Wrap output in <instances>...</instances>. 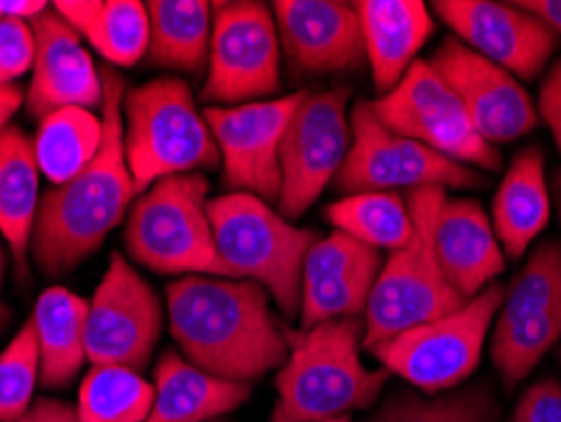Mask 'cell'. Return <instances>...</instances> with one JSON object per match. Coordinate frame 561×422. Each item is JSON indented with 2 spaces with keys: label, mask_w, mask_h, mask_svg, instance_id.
I'll list each match as a JSON object with an SVG mask.
<instances>
[{
  "label": "cell",
  "mask_w": 561,
  "mask_h": 422,
  "mask_svg": "<svg viewBox=\"0 0 561 422\" xmlns=\"http://www.w3.org/2000/svg\"><path fill=\"white\" fill-rule=\"evenodd\" d=\"M168 324L193 367L226 383L251 385L286 362V327L253 281L183 276L168 286Z\"/></svg>",
  "instance_id": "obj_1"
},
{
  "label": "cell",
  "mask_w": 561,
  "mask_h": 422,
  "mask_svg": "<svg viewBox=\"0 0 561 422\" xmlns=\"http://www.w3.org/2000/svg\"><path fill=\"white\" fill-rule=\"evenodd\" d=\"M102 147L77 178L41 197L31 253L46 276H64L94 255L142 195L125 155L122 106L127 81L119 69L106 66L102 69Z\"/></svg>",
  "instance_id": "obj_2"
},
{
  "label": "cell",
  "mask_w": 561,
  "mask_h": 422,
  "mask_svg": "<svg viewBox=\"0 0 561 422\" xmlns=\"http://www.w3.org/2000/svg\"><path fill=\"white\" fill-rule=\"evenodd\" d=\"M288 354L276 375L271 422L346 418L377 402L387 369L362 362L365 319H336L311 329H286Z\"/></svg>",
  "instance_id": "obj_3"
},
{
  "label": "cell",
  "mask_w": 561,
  "mask_h": 422,
  "mask_svg": "<svg viewBox=\"0 0 561 422\" xmlns=\"http://www.w3.org/2000/svg\"><path fill=\"white\" fill-rule=\"evenodd\" d=\"M405 197L415 230L408 246L387 255L375 281L365 311V350L468 304L445 278L435 253V223L448 193L423 187Z\"/></svg>",
  "instance_id": "obj_4"
},
{
  "label": "cell",
  "mask_w": 561,
  "mask_h": 422,
  "mask_svg": "<svg viewBox=\"0 0 561 422\" xmlns=\"http://www.w3.org/2000/svg\"><path fill=\"white\" fill-rule=\"evenodd\" d=\"M208 218L230 278L263 286L284 317L294 319L301 309L304 261L319 236L309 228H296L249 193L210 197Z\"/></svg>",
  "instance_id": "obj_5"
},
{
  "label": "cell",
  "mask_w": 561,
  "mask_h": 422,
  "mask_svg": "<svg viewBox=\"0 0 561 422\" xmlns=\"http://www.w3.org/2000/svg\"><path fill=\"white\" fill-rule=\"evenodd\" d=\"M125 155L139 190L175 175L216 170L220 155L193 89L178 77H160L125 94Z\"/></svg>",
  "instance_id": "obj_6"
},
{
  "label": "cell",
  "mask_w": 561,
  "mask_h": 422,
  "mask_svg": "<svg viewBox=\"0 0 561 422\" xmlns=\"http://www.w3.org/2000/svg\"><path fill=\"white\" fill-rule=\"evenodd\" d=\"M208 190L201 172L164 178L147 187L127 213L129 259L164 276L230 278L213 238Z\"/></svg>",
  "instance_id": "obj_7"
},
{
  "label": "cell",
  "mask_w": 561,
  "mask_h": 422,
  "mask_svg": "<svg viewBox=\"0 0 561 422\" xmlns=\"http://www.w3.org/2000/svg\"><path fill=\"white\" fill-rule=\"evenodd\" d=\"M503 286L491 284L448 317L425 321L377 344L373 357L390 375L417 390L437 395L453 390L478 367L483 342L503 304Z\"/></svg>",
  "instance_id": "obj_8"
},
{
  "label": "cell",
  "mask_w": 561,
  "mask_h": 422,
  "mask_svg": "<svg viewBox=\"0 0 561 422\" xmlns=\"http://www.w3.org/2000/svg\"><path fill=\"white\" fill-rule=\"evenodd\" d=\"M352 147L336 172L334 190L344 195L398 193L423 187H476L481 185L478 170L458 164L448 157L427 150L415 139L394 135L375 117L369 99L352 106Z\"/></svg>",
  "instance_id": "obj_9"
},
{
  "label": "cell",
  "mask_w": 561,
  "mask_h": 422,
  "mask_svg": "<svg viewBox=\"0 0 561 422\" xmlns=\"http://www.w3.org/2000/svg\"><path fill=\"white\" fill-rule=\"evenodd\" d=\"M280 87V44L271 5L255 0L213 3L208 79L201 99L208 106H238L274 99Z\"/></svg>",
  "instance_id": "obj_10"
},
{
  "label": "cell",
  "mask_w": 561,
  "mask_h": 422,
  "mask_svg": "<svg viewBox=\"0 0 561 422\" xmlns=\"http://www.w3.org/2000/svg\"><path fill=\"white\" fill-rule=\"evenodd\" d=\"M561 339V241L549 238L511 281L496 313L491 357L514 387Z\"/></svg>",
  "instance_id": "obj_11"
},
{
  "label": "cell",
  "mask_w": 561,
  "mask_h": 422,
  "mask_svg": "<svg viewBox=\"0 0 561 422\" xmlns=\"http://www.w3.org/2000/svg\"><path fill=\"white\" fill-rule=\"evenodd\" d=\"M352 91H304L280 142L278 213L299 220L332 185L352 147Z\"/></svg>",
  "instance_id": "obj_12"
},
{
  "label": "cell",
  "mask_w": 561,
  "mask_h": 422,
  "mask_svg": "<svg viewBox=\"0 0 561 422\" xmlns=\"http://www.w3.org/2000/svg\"><path fill=\"white\" fill-rule=\"evenodd\" d=\"M369 106L394 135L415 139L470 170H501L496 147L478 135L460 99L427 61L412 64L400 84L390 94L373 99Z\"/></svg>",
  "instance_id": "obj_13"
},
{
  "label": "cell",
  "mask_w": 561,
  "mask_h": 422,
  "mask_svg": "<svg viewBox=\"0 0 561 422\" xmlns=\"http://www.w3.org/2000/svg\"><path fill=\"white\" fill-rule=\"evenodd\" d=\"M164 309L154 288L122 253L110 255L87 313V362L92 367L147 369L160 342Z\"/></svg>",
  "instance_id": "obj_14"
},
{
  "label": "cell",
  "mask_w": 561,
  "mask_h": 422,
  "mask_svg": "<svg viewBox=\"0 0 561 422\" xmlns=\"http://www.w3.org/2000/svg\"><path fill=\"white\" fill-rule=\"evenodd\" d=\"M304 91L274 96L266 102L203 110L216 139L222 185L230 193H249L263 203H278L280 142Z\"/></svg>",
  "instance_id": "obj_15"
},
{
  "label": "cell",
  "mask_w": 561,
  "mask_h": 422,
  "mask_svg": "<svg viewBox=\"0 0 561 422\" xmlns=\"http://www.w3.org/2000/svg\"><path fill=\"white\" fill-rule=\"evenodd\" d=\"M427 64L460 99L476 132L489 145L514 142L536 127L539 114L522 81L458 38H445Z\"/></svg>",
  "instance_id": "obj_16"
},
{
  "label": "cell",
  "mask_w": 561,
  "mask_h": 422,
  "mask_svg": "<svg viewBox=\"0 0 561 422\" xmlns=\"http://www.w3.org/2000/svg\"><path fill=\"white\" fill-rule=\"evenodd\" d=\"M433 8L460 44L516 79L539 77L559 46V33L516 3L437 0Z\"/></svg>",
  "instance_id": "obj_17"
},
{
  "label": "cell",
  "mask_w": 561,
  "mask_h": 422,
  "mask_svg": "<svg viewBox=\"0 0 561 422\" xmlns=\"http://www.w3.org/2000/svg\"><path fill=\"white\" fill-rule=\"evenodd\" d=\"M280 56L296 77H336L367 64L362 23L354 3L342 0H276Z\"/></svg>",
  "instance_id": "obj_18"
},
{
  "label": "cell",
  "mask_w": 561,
  "mask_h": 422,
  "mask_svg": "<svg viewBox=\"0 0 561 422\" xmlns=\"http://www.w3.org/2000/svg\"><path fill=\"white\" fill-rule=\"evenodd\" d=\"M36 59L26 91V110L36 122L61 110H102V71L94 66L84 38L54 8L31 21Z\"/></svg>",
  "instance_id": "obj_19"
},
{
  "label": "cell",
  "mask_w": 561,
  "mask_h": 422,
  "mask_svg": "<svg viewBox=\"0 0 561 422\" xmlns=\"http://www.w3.org/2000/svg\"><path fill=\"white\" fill-rule=\"evenodd\" d=\"M382 263V253L340 230L319 238L304 261L301 329L365 317Z\"/></svg>",
  "instance_id": "obj_20"
},
{
  "label": "cell",
  "mask_w": 561,
  "mask_h": 422,
  "mask_svg": "<svg viewBox=\"0 0 561 422\" xmlns=\"http://www.w3.org/2000/svg\"><path fill=\"white\" fill-rule=\"evenodd\" d=\"M435 253L445 278L466 301L506 271L491 215L466 197H445L435 223Z\"/></svg>",
  "instance_id": "obj_21"
},
{
  "label": "cell",
  "mask_w": 561,
  "mask_h": 422,
  "mask_svg": "<svg viewBox=\"0 0 561 422\" xmlns=\"http://www.w3.org/2000/svg\"><path fill=\"white\" fill-rule=\"evenodd\" d=\"M365 38L367 66L379 96L390 94L433 36V19L420 0H359L354 3Z\"/></svg>",
  "instance_id": "obj_22"
},
{
  "label": "cell",
  "mask_w": 561,
  "mask_h": 422,
  "mask_svg": "<svg viewBox=\"0 0 561 422\" xmlns=\"http://www.w3.org/2000/svg\"><path fill=\"white\" fill-rule=\"evenodd\" d=\"M251 397V385L226 383L168 350L154 367V402L145 422H213Z\"/></svg>",
  "instance_id": "obj_23"
},
{
  "label": "cell",
  "mask_w": 561,
  "mask_h": 422,
  "mask_svg": "<svg viewBox=\"0 0 561 422\" xmlns=\"http://www.w3.org/2000/svg\"><path fill=\"white\" fill-rule=\"evenodd\" d=\"M551 190L547 185V157L539 147H524L508 162L506 175L493 197V230L511 259H522L547 228Z\"/></svg>",
  "instance_id": "obj_24"
},
{
  "label": "cell",
  "mask_w": 561,
  "mask_h": 422,
  "mask_svg": "<svg viewBox=\"0 0 561 422\" xmlns=\"http://www.w3.org/2000/svg\"><path fill=\"white\" fill-rule=\"evenodd\" d=\"M114 69H129L150 48V13L139 0H56L51 5Z\"/></svg>",
  "instance_id": "obj_25"
},
{
  "label": "cell",
  "mask_w": 561,
  "mask_h": 422,
  "mask_svg": "<svg viewBox=\"0 0 561 422\" xmlns=\"http://www.w3.org/2000/svg\"><path fill=\"white\" fill-rule=\"evenodd\" d=\"M41 197V170L33 139L11 124L0 135V236L11 248L19 276L28 273Z\"/></svg>",
  "instance_id": "obj_26"
},
{
  "label": "cell",
  "mask_w": 561,
  "mask_h": 422,
  "mask_svg": "<svg viewBox=\"0 0 561 422\" xmlns=\"http://www.w3.org/2000/svg\"><path fill=\"white\" fill-rule=\"evenodd\" d=\"M89 301L64 286H51L38 296L28 319L41 354V385L48 390L66 387L87 362Z\"/></svg>",
  "instance_id": "obj_27"
},
{
  "label": "cell",
  "mask_w": 561,
  "mask_h": 422,
  "mask_svg": "<svg viewBox=\"0 0 561 422\" xmlns=\"http://www.w3.org/2000/svg\"><path fill=\"white\" fill-rule=\"evenodd\" d=\"M150 13V48L147 59L162 69L201 73L208 69L213 3L205 0H152Z\"/></svg>",
  "instance_id": "obj_28"
},
{
  "label": "cell",
  "mask_w": 561,
  "mask_h": 422,
  "mask_svg": "<svg viewBox=\"0 0 561 422\" xmlns=\"http://www.w3.org/2000/svg\"><path fill=\"white\" fill-rule=\"evenodd\" d=\"M104 137L102 110H61L38 122L33 152L51 187L66 185L94 160Z\"/></svg>",
  "instance_id": "obj_29"
},
{
  "label": "cell",
  "mask_w": 561,
  "mask_h": 422,
  "mask_svg": "<svg viewBox=\"0 0 561 422\" xmlns=\"http://www.w3.org/2000/svg\"><path fill=\"white\" fill-rule=\"evenodd\" d=\"M329 226L375 251H398L412 238V213L400 193L342 195L324 210Z\"/></svg>",
  "instance_id": "obj_30"
},
{
  "label": "cell",
  "mask_w": 561,
  "mask_h": 422,
  "mask_svg": "<svg viewBox=\"0 0 561 422\" xmlns=\"http://www.w3.org/2000/svg\"><path fill=\"white\" fill-rule=\"evenodd\" d=\"M154 385L125 367H92L79 390V422H145Z\"/></svg>",
  "instance_id": "obj_31"
},
{
  "label": "cell",
  "mask_w": 561,
  "mask_h": 422,
  "mask_svg": "<svg viewBox=\"0 0 561 422\" xmlns=\"http://www.w3.org/2000/svg\"><path fill=\"white\" fill-rule=\"evenodd\" d=\"M367 422H496V404L485 385L437 397L398 392Z\"/></svg>",
  "instance_id": "obj_32"
},
{
  "label": "cell",
  "mask_w": 561,
  "mask_h": 422,
  "mask_svg": "<svg viewBox=\"0 0 561 422\" xmlns=\"http://www.w3.org/2000/svg\"><path fill=\"white\" fill-rule=\"evenodd\" d=\"M41 379V354L33 324L26 321L0 354V422L26 415Z\"/></svg>",
  "instance_id": "obj_33"
},
{
  "label": "cell",
  "mask_w": 561,
  "mask_h": 422,
  "mask_svg": "<svg viewBox=\"0 0 561 422\" xmlns=\"http://www.w3.org/2000/svg\"><path fill=\"white\" fill-rule=\"evenodd\" d=\"M36 59V36L31 23L0 19V87H13L26 77Z\"/></svg>",
  "instance_id": "obj_34"
},
{
  "label": "cell",
  "mask_w": 561,
  "mask_h": 422,
  "mask_svg": "<svg viewBox=\"0 0 561 422\" xmlns=\"http://www.w3.org/2000/svg\"><path fill=\"white\" fill-rule=\"evenodd\" d=\"M511 422H561V385L539 379L518 397Z\"/></svg>",
  "instance_id": "obj_35"
},
{
  "label": "cell",
  "mask_w": 561,
  "mask_h": 422,
  "mask_svg": "<svg viewBox=\"0 0 561 422\" xmlns=\"http://www.w3.org/2000/svg\"><path fill=\"white\" fill-rule=\"evenodd\" d=\"M536 110H539L541 119L551 129V137H554L557 150L561 155V56L549 66L547 77L541 81L539 106Z\"/></svg>",
  "instance_id": "obj_36"
},
{
  "label": "cell",
  "mask_w": 561,
  "mask_h": 422,
  "mask_svg": "<svg viewBox=\"0 0 561 422\" xmlns=\"http://www.w3.org/2000/svg\"><path fill=\"white\" fill-rule=\"evenodd\" d=\"M13 422H79L77 408L69 402L54 400V397H41L28 408L26 415H21Z\"/></svg>",
  "instance_id": "obj_37"
},
{
  "label": "cell",
  "mask_w": 561,
  "mask_h": 422,
  "mask_svg": "<svg viewBox=\"0 0 561 422\" xmlns=\"http://www.w3.org/2000/svg\"><path fill=\"white\" fill-rule=\"evenodd\" d=\"M48 3L44 0H0V19L11 21H36L41 13L48 11Z\"/></svg>",
  "instance_id": "obj_38"
},
{
  "label": "cell",
  "mask_w": 561,
  "mask_h": 422,
  "mask_svg": "<svg viewBox=\"0 0 561 422\" xmlns=\"http://www.w3.org/2000/svg\"><path fill=\"white\" fill-rule=\"evenodd\" d=\"M516 5L534 13L561 36V0H518Z\"/></svg>",
  "instance_id": "obj_39"
},
{
  "label": "cell",
  "mask_w": 561,
  "mask_h": 422,
  "mask_svg": "<svg viewBox=\"0 0 561 422\" xmlns=\"http://www.w3.org/2000/svg\"><path fill=\"white\" fill-rule=\"evenodd\" d=\"M23 102H26V94L19 87H0V135L11 127L13 114L21 110Z\"/></svg>",
  "instance_id": "obj_40"
},
{
  "label": "cell",
  "mask_w": 561,
  "mask_h": 422,
  "mask_svg": "<svg viewBox=\"0 0 561 422\" xmlns=\"http://www.w3.org/2000/svg\"><path fill=\"white\" fill-rule=\"evenodd\" d=\"M3 273H5V251L3 246H0V288H3ZM8 319H11V309H8L3 299H0V329L8 324Z\"/></svg>",
  "instance_id": "obj_41"
},
{
  "label": "cell",
  "mask_w": 561,
  "mask_h": 422,
  "mask_svg": "<svg viewBox=\"0 0 561 422\" xmlns=\"http://www.w3.org/2000/svg\"><path fill=\"white\" fill-rule=\"evenodd\" d=\"M551 195H554V205L561 220V168L554 172V178H551Z\"/></svg>",
  "instance_id": "obj_42"
},
{
  "label": "cell",
  "mask_w": 561,
  "mask_h": 422,
  "mask_svg": "<svg viewBox=\"0 0 561 422\" xmlns=\"http://www.w3.org/2000/svg\"><path fill=\"white\" fill-rule=\"evenodd\" d=\"M321 422H350V415H346V418H334V420H321Z\"/></svg>",
  "instance_id": "obj_43"
},
{
  "label": "cell",
  "mask_w": 561,
  "mask_h": 422,
  "mask_svg": "<svg viewBox=\"0 0 561 422\" xmlns=\"http://www.w3.org/2000/svg\"><path fill=\"white\" fill-rule=\"evenodd\" d=\"M559 362H561V346H559Z\"/></svg>",
  "instance_id": "obj_44"
},
{
  "label": "cell",
  "mask_w": 561,
  "mask_h": 422,
  "mask_svg": "<svg viewBox=\"0 0 561 422\" xmlns=\"http://www.w3.org/2000/svg\"><path fill=\"white\" fill-rule=\"evenodd\" d=\"M213 422H226V420H213Z\"/></svg>",
  "instance_id": "obj_45"
}]
</instances>
